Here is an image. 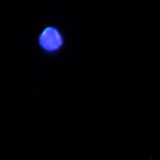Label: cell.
Returning <instances> with one entry per match:
<instances>
[{"label":"cell","mask_w":160,"mask_h":160,"mask_svg":"<svg viewBox=\"0 0 160 160\" xmlns=\"http://www.w3.org/2000/svg\"><path fill=\"white\" fill-rule=\"evenodd\" d=\"M40 47L48 53H53L62 47L63 38L59 31L53 26L42 30L39 37Z\"/></svg>","instance_id":"obj_1"}]
</instances>
